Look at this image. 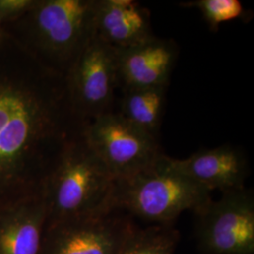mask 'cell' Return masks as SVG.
<instances>
[{
    "label": "cell",
    "instance_id": "cell-1",
    "mask_svg": "<svg viewBox=\"0 0 254 254\" xmlns=\"http://www.w3.org/2000/svg\"><path fill=\"white\" fill-rule=\"evenodd\" d=\"M114 185V178L82 136L65 148L42 184L47 225L116 209L112 204Z\"/></svg>",
    "mask_w": 254,
    "mask_h": 254
},
{
    "label": "cell",
    "instance_id": "cell-2",
    "mask_svg": "<svg viewBox=\"0 0 254 254\" xmlns=\"http://www.w3.org/2000/svg\"><path fill=\"white\" fill-rule=\"evenodd\" d=\"M211 192L173 169L164 154L156 162L115 181L112 204L128 214L157 224H170L183 212H197L211 200Z\"/></svg>",
    "mask_w": 254,
    "mask_h": 254
},
{
    "label": "cell",
    "instance_id": "cell-3",
    "mask_svg": "<svg viewBox=\"0 0 254 254\" xmlns=\"http://www.w3.org/2000/svg\"><path fill=\"white\" fill-rule=\"evenodd\" d=\"M83 136L115 181L144 170L164 154L158 139L114 111L92 120Z\"/></svg>",
    "mask_w": 254,
    "mask_h": 254
},
{
    "label": "cell",
    "instance_id": "cell-4",
    "mask_svg": "<svg viewBox=\"0 0 254 254\" xmlns=\"http://www.w3.org/2000/svg\"><path fill=\"white\" fill-rule=\"evenodd\" d=\"M195 214L203 254H254V191L243 188L222 193Z\"/></svg>",
    "mask_w": 254,
    "mask_h": 254
},
{
    "label": "cell",
    "instance_id": "cell-5",
    "mask_svg": "<svg viewBox=\"0 0 254 254\" xmlns=\"http://www.w3.org/2000/svg\"><path fill=\"white\" fill-rule=\"evenodd\" d=\"M134 226L119 209L57 221L46 225L41 254H119Z\"/></svg>",
    "mask_w": 254,
    "mask_h": 254
},
{
    "label": "cell",
    "instance_id": "cell-6",
    "mask_svg": "<svg viewBox=\"0 0 254 254\" xmlns=\"http://www.w3.org/2000/svg\"><path fill=\"white\" fill-rule=\"evenodd\" d=\"M96 0H51L41 4L35 25L45 51L71 70L95 36Z\"/></svg>",
    "mask_w": 254,
    "mask_h": 254
},
{
    "label": "cell",
    "instance_id": "cell-7",
    "mask_svg": "<svg viewBox=\"0 0 254 254\" xmlns=\"http://www.w3.org/2000/svg\"><path fill=\"white\" fill-rule=\"evenodd\" d=\"M70 73L71 100L82 118L92 121L113 111L115 89L119 86L114 48L93 37Z\"/></svg>",
    "mask_w": 254,
    "mask_h": 254
},
{
    "label": "cell",
    "instance_id": "cell-8",
    "mask_svg": "<svg viewBox=\"0 0 254 254\" xmlns=\"http://www.w3.org/2000/svg\"><path fill=\"white\" fill-rule=\"evenodd\" d=\"M116 52L119 86L125 91L169 87L179 47L173 39L154 36L140 45Z\"/></svg>",
    "mask_w": 254,
    "mask_h": 254
},
{
    "label": "cell",
    "instance_id": "cell-9",
    "mask_svg": "<svg viewBox=\"0 0 254 254\" xmlns=\"http://www.w3.org/2000/svg\"><path fill=\"white\" fill-rule=\"evenodd\" d=\"M167 161L175 171L210 192L218 190L225 193L243 189L250 170L244 152L231 144L200 149L184 159L167 155Z\"/></svg>",
    "mask_w": 254,
    "mask_h": 254
},
{
    "label": "cell",
    "instance_id": "cell-10",
    "mask_svg": "<svg viewBox=\"0 0 254 254\" xmlns=\"http://www.w3.org/2000/svg\"><path fill=\"white\" fill-rule=\"evenodd\" d=\"M46 225L42 189L25 200L0 204V254H41Z\"/></svg>",
    "mask_w": 254,
    "mask_h": 254
},
{
    "label": "cell",
    "instance_id": "cell-11",
    "mask_svg": "<svg viewBox=\"0 0 254 254\" xmlns=\"http://www.w3.org/2000/svg\"><path fill=\"white\" fill-rule=\"evenodd\" d=\"M95 36L120 50L155 36L149 9L135 0H96Z\"/></svg>",
    "mask_w": 254,
    "mask_h": 254
},
{
    "label": "cell",
    "instance_id": "cell-12",
    "mask_svg": "<svg viewBox=\"0 0 254 254\" xmlns=\"http://www.w3.org/2000/svg\"><path fill=\"white\" fill-rule=\"evenodd\" d=\"M167 91L168 87L125 90L119 113L134 126L158 139Z\"/></svg>",
    "mask_w": 254,
    "mask_h": 254
},
{
    "label": "cell",
    "instance_id": "cell-13",
    "mask_svg": "<svg viewBox=\"0 0 254 254\" xmlns=\"http://www.w3.org/2000/svg\"><path fill=\"white\" fill-rule=\"evenodd\" d=\"M179 233L171 224L134 226L119 254H174Z\"/></svg>",
    "mask_w": 254,
    "mask_h": 254
},
{
    "label": "cell",
    "instance_id": "cell-14",
    "mask_svg": "<svg viewBox=\"0 0 254 254\" xmlns=\"http://www.w3.org/2000/svg\"><path fill=\"white\" fill-rule=\"evenodd\" d=\"M182 7L197 9L211 31L226 22L244 18L246 10L239 0H196L181 3Z\"/></svg>",
    "mask_w": 254,
    "mask_h": 254
},
{
    "label": "cell",
    "instance_id": "cell-15",
    "mask_svg": "<svg viewBox=\"0 0 254 254\" xmlns=\"http://www.w3.org/2000/svg\"><path fill=\"white\" fill-rule=\"evenodd\" d=\"M23 103V99L14 94H0V133L7 127Z\"/></svg>",
    "mask_w": 254,
    "mask_h": 254
},
{
    "label": "cell",
    "instance_id": "cell-16",
    "mask_svg": "<svg viewBox=\"0 0 254 254\" xmlns=\"http://www.w3.org/2000/svg\"><path fill=\"white\" fill-rule=\"evenodd\" d=\"M30 4L27 0H1L0 10L2 11H17L24 9Z\"/></svg>",
    "mask_w": 254,
    "mask_h": 254
}]
</instances>
